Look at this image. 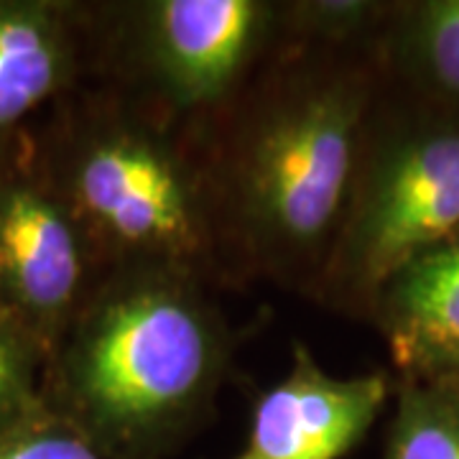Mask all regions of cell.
Masks as SVG:
<instances>
[{
	"instance_id": "obj_1",
	"label": "cell",
	"mask_w": 459,
	"mask_h": 459,
	"mask_svg": "<svg viewBox=\"0 0 459 459\" xmlns=\"http://www.w3.org/2000/svg\"><path fill=\"white\" fill-rule=\"evenodd\" d=\"M283 51L217 113L225 128L199 148L235 273L312 296L355 184L377 72L352 49Z\"/></svg>"
},
{
	"instance_id": "obj_2",
	"label": "cell",
	"mask_w": 459,
	"mask_h": 459,
	"mask_svg": "<svg viewBox=\"0 0 459 459\" xmlns=\"http://www.w3.org/2000/svg\"><path fill=\"white\" fill-rule=\"evenodd\" d=\"M230 329L207 286L108 273L51 352L44 398L110 459H161L210 411Z\"/></svg>"
},
{
	"instance_id": "obj_3",
	"label": "cell",
	"mask_w": 459,
	"mask_h": 459,
	"mask_svg": "<svg viewBox=\"0 0 459 459\" xmlns=\"http://www.w3.org/2000/svg\"><path fill=\"white\" fill-rule=\"evenodd\" d=\"M47 181L102 273L169 271L204 286L238 276L199 141L141 102H84L65 126Z\"/></svg>"
},
{
	"instance_id": "obj_4",
	"label": "cell",
	"mask_w": 459,
	"mask_h": 459,
	"mask_svg": "<svg viewBox=\"0 0 459 459\" xmlns=\"http://www.w3.org/2000/svg\"><path fill=\"white\" fill-rule=\"evenodd\" d=\"M459 235V110L434 108L380 126L376 110L327 265L312 296L370 312L380 286L416 255Z\"/></svg>"
},
{
	"instance_id": "obj_5",
	"label": "cell",
	"mask_w": 459,
	"mask_h": 459,
	"mask_svg": "<svg viewBox=\"0 0 459 459\" xmlns=\"http://www.w3.org/2000/svg\"><path fill=\"white\" fill-rule=\"evenodd\" d=\"M135 102L179 126L222 113L279 39V3L146 0L117 26Z\"/></svg>"
},
{
	"instance_id": "obj_6",
	"label": "cell",
	"mask_w": 459,
	"mask_h": 459,
	"mask_svg": "<svg viewBox=\"0 0 459 459\" xmlns=\"http://www.w3.org/2000/svg\"><path fill=\"white\" fill-rule=\"evenodd\" d=\"M105 279L77 220L44 174H0V309L49 362Z\"/></svg>"
},
{
	"instance_id": "obj_7",
	"label": "cell",
	"mask_w": 459,
	"mask_h": 459,
	"mask_svg": "<svg viewBox=\"0 0 459 459\" xmlns=\"http://www.w3.org/2000/svg\"><path fill=\"white\" fill-rule=\"evenodd\" d=\"M391 395L385 373H327L307 344L281 383L258 398L243 449L230 459H342L365 439Z\"/></svg>"
},
{
	"instance_id": "obj_8",
	"label": "cell",
	"mask_w": 459,
	"mask_h": 459,
	"mask_svg": "<svg viewBox=\"0 0 459 459\" xmlns=\"http://www.w3.org/2000/svg\"><path fill=\"white\" fill-rule=\"evenodd\" d=\"M368 316L383 332L401 380L459 377V235L398 268Z\"/></svg>"
},
{
	"instance_id": "obj_9",
	"label": "cell",
	"mask_w": 459,
	"mask_h": 459,
	"mask_svg": "<svg viewBox=\"0 0 459 459\" xmlns=\"http://www.w3.org/2000/svg\"><path fill=\"white\" fill-rule=\"evenodd\" d=\"M80 72L72 8L47 0H0V141L65 92Z\"/></svg>"
},
{
	"instance_id": "obj_10",
	"label": "cell",
	"mask_w": 459,
	"mask_h": 459,
	"mask_svg": "<svg viewBox=\"0 0 459 459\" xmlns=\"http://www.w3.org/2000/svg\"><path fill=\"white\" fill-rule=\"evenodd\" d=\"M380 62L431 108L459 110V0L398 5L380 29Z\"/></svg>"
},
{
	"instance_id": "obj_11",
	"label": "cell",
	"mask_w": 459,
	"mask_h": 459,
	"mask_svg": "<svg viewBox=\"0 0 459 459\" xmlns=\"http://www.w3.org/2000/svg\"><path fill=\"white\" fill-rule=\"evenodd\" d=\"M383 459H459V377L401 380Z\"/></svg>"
},
{
	"instance_id": "obj_12",
	"label": "cell",
	"mask_w": 459,
	"mask_h": 459,
	"mask_svg": "<svg viewBox=\"0 0 459 459\" xmlns=\"http://www.w3.org/2000/svg\"><path fill=\"white\" fill-rule=\"evenodd\" d=\"M391 5L370 0H296L279 3V36L286 44L352 49L380 33Z\"/></svg>"
},
{
	"instance_id": "obj_13",
	"label": "cell",
	"mask_w": 459,
	"mask_h": 459,
	"mask_svg": "<svg viewBox=\"0 0 459 459\" xmlns=\"http://www.w3.org/2000/svg\"><path fill=\"white\" fill-rule=\"evenodd\" d=\"M47 355L23 329L0 314V434L49 409L44 398Z\"/></svg>"
},
{
	"instance_id": "obj_14",
	"label": "cell",
	"mask_w": 459,
	"mask_h": 459,
	"mask_svg": "<svg viewBox=\"0 0 459 459\" xmlns=\"http://www.w3.org/2000/svg\"><path fill=\"white\" fill-rule=\"evenodd\" d=\"M0 459H110L65 416L47 409L0 434Z\"/></svg>"
},
{
	"instance_id": "obj_15",
	"label": "cell",
	"mask_w": 459,
	"mask_h": 459,
	"mask_svg": "<svg viewBox=\"0 0 459 459\" xmlns=\"http://www.w3.org/2000/svg\"><path fill=\"white\" fill-rule=\"evenodd\" d=\"M0 314H3V309H0ZM3 316H5V314H3Z\"/></svg>"
}]
</instances>
